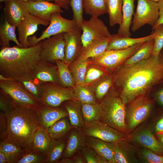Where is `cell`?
<instances>
[{
  "mask_svg": "<svg viewBox=\"0 0 163 163\" xmlns=\"http://www.w3.org/2000/svg\"><path fill=\"white\" fill-rule=\"evenodd\" d=\"M62 105L67 111L70 123L73 128L81 130L85 125L81 103L77 100H69L64 101Z\"/></svg>",
  "mask_w": 163,
  "mask_h": 163,
  "instance_id": "cell-25",
  "label": "cell"
},
{
  "mask_svg": "<svg viewBox=\"0 0 163 163\" xmlns=\"http://www.w3.org/2000/svg\"><path fill=\"white\" fill-rule=\"evenodd\" d=\"M125 140L113 143L114 156L116 163H132L136 161L133 149Z\"/></svg>",
  "mask_w": 163,
  "mask_h": 163,
  "instance_id": "cell-26",
  "label": "cell"
},
{
  "mask_svg": "<svg viewBox=\"0 0 163 163\" xmlns=\"http://www.w3.org/2000/svg\"><path fill=\"white\" fill-rule=\"evenodd\" d=\"M82 31L81 28L65 33V42L64 62L69 64L78 58L83 48L82 40Z\"/></svg>",
  "mask_w": 163,
  "mask_h": 163,
  "instance_id": "cell-15",
  "label": "cell"
},
{
  "mask_svg": "<svg viewBox=\"0 0 163 163\" xmlns=\"http://www.w3.org/2000/svg\"><path fill=\"white\" fill-rule=\"evenodd\" d=\"M4 113L7 125L5 140L27 151L33 149V136L40 126L37 108L22 107L15 104Z\"/></svg>",
  "mask_w": 163,
  "mask_h": 163,
  "instance_id": "cell-3",
  "label": "cell"
},
{
  "mask_svg": "<svg viewBox=\"0 0 163 163\" xmlns=\"http://www.w3.org/2000/svg\"><path fill=\"white\" fill-rule=\"evenodd\" d=\"M7 132V125L6 117L4 113H0V137L1 140L5 139Z\"/></svg>",
  "mask_w": 163,
  "mask_h": 163,
  "instance_id": "cell-49",
  "label": "cell"
},
{
  "mask_svg": "<svg viewBox=\"0 0 163 163\" xmlns=\"http://www.w3.org/2000/svg\"><path fill=\"white\" fill-rule=\"evenodd\" d=\"M21 0L22 1H23V2H24L26 3L28 2V1H29L30 0Z\"/></svg>",
  "mask_w": 163,
  "mask_h": 163,
  "instance_id": "cell-58",
  "label": "cell"
},
{
  "mask_svg": "<svg viewBox=\"0 0 163 163\" xmlns=\"http://www.w3.org/2000/svg\"><path fill=\"white\" fill-rule=\"evenodd\" d=\"M81 152L87 163H108L95 151L87 145L82 149Z\"/></svg>",
  "mask_w": 163,
  "mask_h": 163,
  "instance_id": "cell-45",
  "label": "cell"
},
{
  "mask_svg": "<svg viewBox=\"0 0 163 163\" xmlns=\"http://www.w3.org/2000/svg\"><path fill=\"white\" fill-rule=\"evenodd\" d=\"M73 90L75 97L82 104L97 103L96 96L89 86L84 84L78 85Z\"/></svg>",
  "mask_w": 163,
  "mask_h": 163,
  "instance_id": "cell-40",
  "label": "cell"
},
{
  "mask_svg": "<svg viewBox=\"0 0 163 163\" xmlns=\"http://www.w3.org/2000/svg\"><path fill=\"white\" fill-rule=\"evenodd\" d=\"M135 0H122L123 20L120 25L117 34L124 37H130V27L132 17L134 14V2Z\"/></svg>",
  "mask_w": 163,
  "mask_h": 163,
  "instance_id": "cell-24",
  "label": "cell"
},
{
  "mask_svg": "<svg viewBox=\"0 0 163 163\" xmlns=\"http://www.w3.org/2000/svg\"><path fill=\"white\" fill-rule=\"evenodd\" d=\"M80 28L82 31V48L94 41L111 37L107 26L98 17H91L88 20H84Z\"/></svg>",
  "mask_w": 163,
  "mask_h": 163,
  "instance_id": "cell-11",
  "label": "cell"
},
{
  "mask_svg": "<svg viewBox=\"0 0 163 163\" xmlns=\"http://www.w3.org/2000/svg\"><path fill=\"white\" fill-rule=\"evenodd\" d=\"M100 101L99 104L102 109L100 121L123 133H127L126 105L119 94L112 88Z\"/></svg>",
  "mask_w": 163,
  "mask_h": 163,
  "instance_id": "cell-4",
  "label": "cell"
},
{
  "mask_svg": "<svg viewBox=\"0 0 163 163\" xmlns=\"http://www.w3.org/2000/svg\"><path fill=\"white\" fill-rule=\"evenodd\" d=\"M66 137L62 157H72L87 145L86 136L79 129L73 128Z\"/></svg>",
  "mask_w": 163,
  "mask_h": 163,
  "instance_id": "cell-19",
  "label": "cell"
},
{
  "mask_svg": "<svg viewBox=\"0 0 163 163\" xmlns=\"http://www.w3.org/2000/svg\"><path fill=\"white\" fill-rule=\"evenodd\" d=\"M90 62V59L85 60L77 59L69 64L75 86L83 84L87 68Z\"/></svg>",
  "mask_w": 163,
  "mask_h": 163,
  "instance_id": "cell-36",
  "label": "cell"
},
{
  "mask_svg": "<svg viewBox=\"0 0 163 163\" xmlns=\"http://www.w3.org/2000/svg\"><path fill=\"white\" fill-rule=\"evenodd\" d=\"M74 161V163H87V162L81 153V151L79 152L73 156Z\"/></svg>",
  "mask_w": 163,
  "mask_h": 163,
  "instance_id": "cell-52",
  "label": "cell"
},
{
  "mask_svg": "<svg viewBox=\"0 0 163 163\" xmlns=\"http://www.w3.org/2000/svg\"><path fill=\"white\" fill-rule=\"evenodd\" d=\"M66 143L65 139L59 140L51 139L46 163H58L62 158Z\"/></svg>",
  "mask_w": 163,
  "mask_h": 163,
  "instance_id": "cell-37",
  "label": "cell"
},
{
  "mask_svg": "<svg viewBox=\"0 0 163 163\" xmlns=\"http://www.w3.org/2000/svg\"><path fill=\"white\" fill-rule=\"evenodd\" d=\"M153 1L158 2L161 0H151Z\"/></svg>",
  "mask_w": 163,
  "mask_h": 163,
  "instance_id": "cell-60",
  "label": "cell"
},
{
  "mask_svg": "<svg viewBox=\"0 0 163 163\" xmlns=\"http://www.w3.org/2000/svg\"><path fill=\"white\" fill-rule=\"evenodd\" d=\"M0 88L17 105L22 107L37 108L40 101L34 97L19 81L0 76Z\"/></svg>",
  "mask_w": 163,
  "mask_h": 163,
  "instance_id": "cell-5",
  "label": "cell"
},
{
  "mask_svg": "<svg viewBox=\"0 0 163 163\" xmlns=\"http://www.w3.org/2000/svg\"><path fill=\"white\" fill-rule=\"evenodd\" d=\"M153 32L149 35L141 37L132 38L122 37L117 33L112 34L106 50H119L129 48L135 45L143 43L154 38Z\"/></svg>",
  "mask_w": 163,
  "mask_h": 163,
  "instance_id": "cell-21",
  "label": "cell"
},
{
  "mask_svg": "<svg viewBox=\"0 0 163 163\" xmlns=\"http://www.w3.org/2000/svg\"><path fill=\"white\" fill-rule=\"evenodd\" d=\"M59 163H74L73 157L71 158L62 157L58 162Z\"/></svg>",
  "mask_w": 163,
  "mask_h": 163,
  "instance_id": "cell-55",
  "label": "cell"
},
{
  "mask_svg": "<svg viewBox=\"0 0 163 163\" xmlns=\"http://www.w3.org/2000/svg\"><path fill=\"white\" fill-rule=\"evenodd\" d=\"M111 26L120 25L123 20L122 0H105Z\"/></svg>",
  "mask_w": 163,
  "mask_h": 163,
  "instance_id": "cell-35",
  "label": "cell"
},
{
  "mask_svg": "<svg viewBox=\"0 0 163 163\" xmlns=\"http://www.w3.org/2000/svg\"><path fill=\"white\" fill-rule=\"evenodd\" d=\"M81 131L87 136L96 138L102 140L115 143L125 139V134L100 120L85 123Z\"/></svg>",
  "mask_w": 163,
  "mask_h": 163,
  "instance_id": "cell-12",
  "label": "cell"
},
{
  "mask_svg": "<svg viewBox=\"0 0 163 163\" xmlns=\"http://www.w3.org/2000/svg\"><path fill=\"white\" fill-rule=\"evenodd\" d=\"M55 63L57 67L58 83L64 87L74 88L75 84L69 64L60 60H56Z\"/></svg>",
  "mask_w": 163,
  "mask_h": 163,
  "instance_id": "cell-31",
  "label": "cell"
},
{
  "mask_svg": "<svg viewBox=\"0 0 163 163\" xmlns=\"http://www.w3.org/2000/svg\"><path fill=\"white\" fill-rule=\"evenodd\" d=\"M49 2H53L55 0H46Z\"/></svg>",
  "mask_w": 163,
  "mask_h": 163,
  "instance_id": "cell-61",
  "label": "cell"
},
{
  "mask_svg": "<svg viewBox=\"0 0 163 163\" xmlns=\"http://www.w3.org/2000/svg\"><path fill=\"white\" fill-rule=\"evenodd\" d=\"M0 163H8L6 157L3 152L0 151Z\"/></svg>",
  "mask_w": 163,
  "mask_h": 163,
  "instance_id": "cell-56",
  "label": "cell"
},
{
  "mask_svg": "<svg viewBox=\"0 0 163 163\" xmlns=\"http://www.w3.org/2000/svg\"><path fill=\"white\" fill-rule=\"evenodd\" d=\"M114 83V77L107 74L89 86L97 101H100L107 94Z\"/></svg>",
  "mask_w": 163,
  "mask_h": 163,
  "instance_id": "cell-34",
  "label": "cell"
},
{
  "mask_svg": "<svg viewBox=\"0 0 163 163\" xmlns=\"http://www.w3.org/2000/svg\"><path fill=\"white\" fill-rule=\"evenodd\" d=\"M83 10L91 17H98L107 13L105 0H83Z\"/></svg>",
  "mask_w": 163,
  "mask_h": 163,
  "instance_id": "cell-39",
  "label": "cell"
},
{
  "mask_svg": "<svg viewBox=\"0 0 163 163\" xmlns=\"http://www.w3.org/2000/svg\"><path fill=\"white\" fill-rule=\"evenodd\" d=\"M153 30L154 43L151 56L158 57L163 48V24L159 25Z\"/></svg>",
  "mask_w": 163,
  "mask_h": 163,
  "instance_id": "cell-43",
  "label": "cell"
},
{
  "mask_svg": "<svg viewBox=\"0 0 163 163\" xmlns=\"http://www.w3.org/2000/svg\"><path fill=\"white\" fill-rule=\"evenodd\" d=\"M140 154L142 159L146 162L163 163V155L156 154L146 148L142 149Z\"/></svg>",
  "mask_w": 163,
  "mask_h": 163,
  "instance_id": "cell-47",
  "label": "cell"
},
{
  "mask_svg": "<svg viewBox=\"0 0 163 163\" xmlns=\"http://www.w3.org/2000/svg\"><path fill=\"white\" fill-rule=\"evenodd\" d=\"M25 4L31 14L49 22L53 14L63 12L58 4L46 0H32Z\"/></svg>",
  "mask_w": 163,
  "mask_h": 163,
  "instance_id": "cell-16",
  "label": "cell"
},
{
  "mask_svg": "<svg viewBox=\"0 0 163 163\" xmlns=\"http://www.w3.org/2000/svg\"><path fill=\"white\" fill-rule=\"evenodd\" d=\"M130 27L133 32L148 24L153 27L159 17L158 3L151 0H137L136 11Z\"/></svg>",
  "mask_w": 163,
  "mask_h": 163,
  "instance_id": "cell-9",
  "label": "cell"
},
{
  "mask_svg": "<svg viewBox=\"0 0 163 163\" xmlns=\"http://www.w3.org/2000/svg\"><path fill=\"white\" fill-rule=\"evenodd\" d=\"M128 104L125 117L128 132L135 129L147 118L153 106L152 101L145 95L139 96Z\"/></svg>",
  "mask_w": 163,
  "mask_h": 163,
  "instance_id": "cell-7",
  "label": "cell"
},
{
  "mask_svg": "<svg viewBox=\"0 0 163 163\" xmlns=\"http://www.w3.org/2000/svg\"><path fill=\"white\" fill-rule=\"evenodd\" d=\"M70 5L73 13V18L76 21L78 25L80 26L84 20L83 18V0H70Z\"/></svg>",
  "mask_w": 163,
  "mask_h": 163,
  "instance_id": "cell-46",
  "label": "cell"
},
{
  "mask_svg": "<svg viewBox=\"0 0 163 163\" xmlns=\"http://www.w3.org/2000/svg\"><path fill=\"white\" fill-rule=\"evenodd\" d=\"M110 38L94 41L82 48L78 59L85 60L101 54L106 50Z\"/></svg>",
  "mask_w": 163,
  "mask_h": 163,
  "instance_id": "cell-30",
  "label": "cell"
},
{
  "mask_svg": "<svg viewBox=\"0 0 163 163\" xmlns=\"http://www.w3.org/2000/svg\"><path fill=\"white\" fill-rule=\"evenodd\" d=\"M8 0H0V2H4Z\"/></svg>",
  "mask_w": 163,
  "mask_h": 163,
  "instance_id": "cell-59",
  "label": "cell"
},
{
  "mask_svg": "<svg viewBox=\"0 0 163 163\" xmlns=\"http://www.w3.org/2000/svg\"><path fill=\"white\" fill-rule=\"evenodd\" d=\"M27 150L6 140H1L0 151L5 155L8 163H17Z\"/></svg>",
  "mask_w": 163,
  "mask_h": 163,
  "instance_id": "cell-29",
  "label": "cell"
},
{
  "mask_svg": "<svg viewBox=\"0 0 163 163\" xmlns=\"http://www.w3.org/2000/svg\"><path fill=\"white\" fill-rule=\"evenodd\" d=\"M157 99L159 104L163 106V89L160 90L157 93Z\"/></svg>",
  "mask_w": 163,
  "mask_h": 163,
  "instance_id": "cell-54",
  "label": "cell"
},
{
  "mask_svg": "<svg viewBox=\"0 0 163 163\" xmlns=\"http://www.w3.org/2000/svg\"><path fill=\"white\" fill-rule=\"evenodd\" d=\"M14 80L22 84L31 94L40 101L43 91L42 83L34 78L31 75Z\"/></svg>",
  "mask_w": 163,
  "mask_h": 163,
  "instance_id": "cell-41",
  "label": "cell"
},
{
  "mask_svg": "<svg viewBox=\"0 0 163 163\" xmlns=\"http://www.w3.org/2000/svg\"><path fill=\"white\" fill-rule=\"evenodd\" d=\"M142 44L124 49L105 50L97 56L90 58V62L102 66L108 72L116 70L137 51Z\"/></svg>",
  "mask_w": 163,
  "mask_h": 163,
  "instance_id": "cell-6",
  "label": "cell"
},
{
  "mask_svg": "<svg viewBox=\"0 0 163 163\" xmlns=\"http://www.w3.org/2000/svg\"><path fill=\"white\" fill-rule=\"evenodd\" d=\"M154 43L153 38L142 43L137 51L128 59L123 65H132L149 58L151 56Z\"/></svg>",
  "mask_w": 163,
  "mask_h": 163,
  "instance_id": "cell-33",
  "label": "cell"
},
{
  "mask_svg": "<svg viewBox=\"0 0 163 163\" xmlns=\"http://www.w3.org/2000/svg\"><path fill=\"white\" fill-rule=\"evenodd\" d=\"M24 17L17 27L18 40L22 47H29L28 38L33 35L38 30V26L49 25L50 22L46 21L31 14L26 5L24 9Z\"/></svg>",
  "mask_w": 163,
  "mask_h": 163,
  "instance_id": "cell-14",
  "label": "cell"
},
{
  "mask_svg": "<svg viewBox=\"0 0 163 163\" xmlns=\"http://www.w3.org/2000/svg\"><path fill=\"white\" fill-rule=\"evenodd\" d=\"M15 103L11 97L0 89V109L5 113L11 109Z\"/></svg>",
  "mask_w": 163,
  "mask_h": 163,
  "instance_id": "cell-48",
  "label": "cell"
},
{
  "mask_svg": "<svg viewBox=\"0 0 163 163\" xmlns=\"http://www.w3.org/2000/svg\"><path fill=\"white\" fill-rule=\"evenodd\" d=\"M41 42L27 48L17 46L1 47L0 76L14 79L31 75L41 60Z\"/></svg>",
  "mask_w": 163,
  "mask_h": 163,
  "instance_id": "cell-2",
  "label": "cell"
},
{
  "mask_svg": "<svg viewBox=\"0 0 163 163\" xmlns=\"http://www.w3.org/2000/svg\"><path fill=\"white\" fill-rule=\"evenodd\" d=\"M5 3V18L9 23L17 27L24 17L25 2L21 0H8Z\"/></svg>",
  "mask_w": 163,
  "mask_h": 163,
  "instance_id": "cell-20",
  "label": "cell"
},
{
  "mask_svg": "<svg viewBox=\"0 0 163 163\" xmlns=\"http://www.w3.org/2000/svg\"><path fill=\"white\" fill-rule=\"evenodd\" d=\"M64 34L60 33L41 41V60L54 63L57 60L64 61Z\"/></svg>",
  "mask_w": 163,
  "mask_h": 163,
  "instance_id": "cell-13",
  "label": "cell"
},
{
  "mask_svg": "<svg viewBox=\"0 0 163 163\" xmlns=\"http://www.w3.org/2000/svg\"><path fill=\"white\" fill-rule=\"evenodd\" d=\"M108 72L102 66L90 62L87 68L83 84L91 85L108 74Z\"/></svg>",
  "mask_w": 163,
  "mask_h": 163,
  "instance_id": "cell-38",
  "label": "cell"
},
{
  "mask_svg": "<svg viewBox=\"0 0 163 163\" xmlns=\"http://www.w3.org/2000/svg\"><path fill=\"white\" fill-rule=\"evenodd\" d=\"M82 111L85 123L100 120L101 119L102 109L99 103L82 104Z\"/></svg>",
  "mask_w": 163,
  "mask_h": 163,
  "instance_id": "cell-42",
  "label": "cell"
},
{
  "mask_svg": "<svg viewBox=\"0 0 163 163\" xmlns=\"http://www.w3.org/2000/svg\"><path fill=\"white\" fill-rule=\"evenodd\" d=\"M158 3L159 8V17L156 24L152 27V30L159 25L163 24V0H161Z\"/></svg>",
  "mask_w": 163,
  "mask_h": 163,
  "instance_id": "cell-50",
  "label": "cell"
},
{
  "mask_svg": "<svg viewBox=\"0 0 163 163\" xmlns=\"http://www.w3.org/2000/svg\"><path fill=\"white\" fill-rule=\"evenodd\" d=\"M73 128L68 116L63 117L46 130L52 139H65Z\"/></svg>",
  "mask_w": 163,
  "mask_h": 163,
  "instance_id": "cell-28",
  "label": "cell"
},
{
  "mask_svg": "<svg viewBox=\"0 0 163 163\" xmlns=\"http://www.w3.org/2000/svg\"><path fill=\"white\" fill-rule=\"evenodd\" d=\"M51 139L46 130L40 126L34 136L32 143V148L47 157Z\"/></svg>",
  "mask_w": 163,
  "mask_h": 163,
  "instance_id": "cell-27",
  "label": "cell"
},
{
  "mask_svg": "<svg viewBox=\"0 0 163 163\" xmlns=\"http://www.w3.org/2000/svg\"><path fill=\"white\" fill-rule=\"evenodd\" d=\"M16 27L8 23L5 18L0 27V44L1 47H10V41L14 42L18 46L22 47L15 33Z\"/></svg>",
  "mask_w": 163,
  "mask_h": 163,
  "instance_id": "cell-32",
  "label": "cell"
},
{
  "mask_svg": "<svg viewBox=\"0 0 163 163\" xmlns=\"http://www.w3.org/2000/svg\"><path fill=\"white\" fill-rule=\"evenodd\" d=\"M157 139L163 144V133L157 135Z\"/></svg>",
  "mask_w": 163,
  "mask_h": 163,
  "instance_id": "cell-57",
  "label": "cell"
},
{
  "mask_svg": "<svg viewBox=\"0 0 163 163\" xmlns=\"http://www.w3.org/2000/svg\"><path fill=\"white\" fill-rule=\"evenodd\" d=\"M31 75L41 83H58L57 67L54 63L41 60L36 66Z\"/></svg>",
  "mask_w": 163,
  "mask_h": 163,
  "instance_id": "cell-18",
  "label": "cell"
},
{
  "mask_svg": "<svg viewBox=\"0 0 163 163\" xmlns=\"http://www.w3.org/2000/svg\"><path fill=\"white\" fill-rule=\"evenodd\" d=\"M37 109L40 126L46 129L61 118L68 116L67 111L62 105L56 107L41 105Z\"/></svg>",
  "mask_w": 163,
  "mask_h": 163,
  "instance_id": "cell-17",
  "label": "cell"
},
{
  "mask_svg": "<svg viewBox=\"0 0 163 163\" xmlns=\"http://www.w3.org/2000/svg\"><path fill=\"white\" fill-rule=\"evenodd\" d=\"M134 140L144 148L163 155V144L149 129H145L140 132L134 137Z\"/></svg>",
  "mask_w": 163,
  "mask_h": 163,
  "instance_id": "cell-22",
  "label": "cell"
},
{
  "mask_svg": "<svg viewBox=\"0 0 163 163\" xmlns=\"http://www.w3.org/2000/svg\"><path fill=\"white\" fill-rule=\"evenodd\" d=\"M86 137L87 145L95 151L108 163H116L113 143L92 137L86 136Z\"/></svg>",
  "mask_w": 163,
  "mask_h": 163,
  "instance_id": "cell-23",
  "label": "cell"
},
{
  "mask_svg": "<svg viewBox=\"0 0 163 163\" xmlns=\"http://www.w3.org/2000/svg\"><path fill=\"white\" fill-rule=\"evenodd\" d=\"M79 27L74 19L69 20L62 17L59 13H55L51 16L49 26L39 37L36 35L29 37L28 40L29 46H34L40 42L54 35L72 31Z\"/></svg>",
  "mask_w": 163,
  "mask_h": 163,
  "instance_id": "cell-10",
  "label": "cell"
},
{
  "mask_svg": "<svg viewBox=\"0 0 163 163\" xmlns=\"http://www.w3.org/2000/svg\"><path fill=\"white\" fill-rule=\"evenodd\" d=\"M42 85L41 105L56 107L61 106L66 101L77 100L74 94L73 88L64 87L57 83L53 82L43 83Z\"/></svg>",
  "mask_w": 163,
  "mask_h": 163,
  "instance_id": "cell-8",
  "label": "cell"
},
{
  "mask_svg": "<svg viewBox=\"0 0 163 163\" xmlns=\"http://www.w3.org/2000/svg\"><path fill=\"white\" fill-rule=\"evenodd\" d=\"M155 131L156 135L163 133V116L157 122Z\"/></svg>",
  "mask_w": 163,
  "mask_h": 163,
  "instance_id": "cell-51",
  "label": "cell"
},
{
  "mask_svg": "<svg viewBox=\"0 0 163 163\" xmlns=\"http://www.w3.org/2000/svg\"><path fill=\"white\" fill-rule=\"evenodd\" d=\"M47 157L32 149L27 151L17 163H46Z\"/></svg>",
  "mask_w": 163,
  "mask_h": 163,
  "instance_id": "cell-44",
  "label": "cell"
},
{
  "mask_svg": "<svg viewBox=\"0 0 163 163\" xmlns=\"http://www.w3.org/2000/svg\"><path fill=\"white\" fill-rule=\"evenodd\" d=\"M70 0H55V3L58 4L60 6L66 10H68L70 5Z\"/></svg>",
  "mask_w": 163,
  "mask_h": 163,
  "instance_id": "cell-53",
  "label": "cell"
},
{
  "mask_svg": "<svg viewBox=\"0 0 163 163\" xmlns=\"http://www.w3.org/2000/svg\"><path fill=\"white\" fill-rule=\"evenodd\" d=\"M114 83L126 105L136 97L145 95L153 87L163 83V62L151 56L135 64L122 65L116 71Z\"/></svg>",
  "mask_w": 163,
  "mask_h": 163,
  "instance_id": "cell-1",
  "label": "cell"
}]
</instances>
